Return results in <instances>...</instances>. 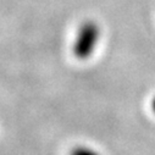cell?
Segmentation results:
<instances>
[{"label":"cell","instance_id":"cell-1","mask_svg":"<svg viewBox=\"0 0 155 155\" xmlns=\"http://www.w3.org/2000/svg\"><path fill=\"white\" fill-rule=\"evenodd\" d=\"M98 38H99V31L95 25L88 23L84 25L74 42L73 47V54L76 58L78 59H88L92 54L93 50L97 47L98 43Z\"/></svg>","mask_w":155,"mask_h":155},{"label":"cell","instance_id":"cell-2","mask_svg":"<svg viewBox=\"0 0 155 155\" xmlns=\"http://www.w3.org/2000/svg\"><path fill=\"white\" fill-rule=\"evenodd\" d=\"M70 155H101L99 151H97L95 149L87 147V145H77L74 147L71 151Z\"/></svg>","mask_w":155,"mask_h":155},{"label":"cell","instance_id":"cell-3","mask_svg":"<svg viewBox=\"0 0 155 155\" xmlns=\"http://www.w3.org/2000/svg\"><path fill=\"white\" fill-rule=\"evenodd\" d=\"M151 110H153V112L155 114V97L151 99Z\"/></svg>","mask_w":155,"mask_h":155}]
</instances>
